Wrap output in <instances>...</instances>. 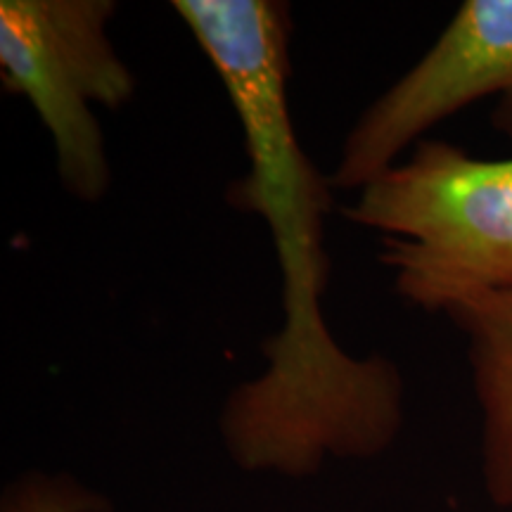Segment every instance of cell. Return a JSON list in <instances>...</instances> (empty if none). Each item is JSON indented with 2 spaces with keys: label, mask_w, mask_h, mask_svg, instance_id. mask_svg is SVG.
Masks as SVG:
<instances>
[{
  "label": "cell",
  "mask_w": 512,
  "mask_h": 512,
  "mask_svg": "<svg viewBox=\"0 0 512 512\" xmlns=\"http://www.w3.org/2000/svg\"><path fill=\"white\" fill-rule=\"evenodd\" d=\"M233 102L249 171L228 190L264 216L283 271V328L264 342L266 368L228 394L219 434L242 472L304 479L328 460H370L403 427V380L380 354L356 358L320 309L330 261L323 223L332 183L299 143L287 100L292 12L280 0H174Z\"/></svg>",
  "instance_id": "obj_1"
},
{
  "label": "cell",
  "mask_w": 512,
  "mask_h": 512,
  "mask_svg": "<svg viewBox=\"0 0 512 512\" xmlns=\"http://www.w3.org/2000/svg\"><path fill=\"white\" fill-rule=\"evenodd\" d=\"M344 219L380 235L396 292L422 311L512 287V159L422 140L358 190Z\"/></svg>",
  "instance_id": "obj_2"
},
{
  "label": "cell",
  "mask_w": 512,
  "mask_h": 512,
  "mask_svg": "<svg viewBox=\"0 0 512 512\" xmlns=\"http://www.w3.org/2000/svg\"><path fill=\"white\" fill-rule=\"evenodd\" d=\"M114 0H3L0 79L22 95L53 140L57 174L76 200H105L112 164L95 107L121 110L136 79L117 55Z\"/></svg>",
  "instance_id": "obj_3"
},
{
  "label": "cell",
  "mask_w": 512,
  "mask_h": 512,
  "mask_svg": "<svg viewBox=\"0 0 512 512\" xmlns=\"http://www.w3.org/2000/svg\"><path fill=\"white\" fill-rule=\"evenodd\" d=\"M482 98H496L494 128L512 140V0H465L432 48L384 91L344 138L332 190H363Z\"/></svg>",
  "instance_id": "obj_4"
},
{
  "label": "cell",
  "mask_w": 512,
  "mask_h": 512,
  "mask_svg": "<svg viewBox=\"0 0 512 512\" xmlns=\"http://www.w3.org/2000/svg\"><path fill=\"white\" fill-rule=\"evenodd\" d=\"M444 316L465 337L482 418V477L491 503L512 512V287L448 304Z\"/></svg>",
  "instance_id": "obj_5"
},
{
  "label": "cell",
  "mask_w": 512,
  "mask_h": 512,
  "mask_svg": "<svg viewBox=\"0 0 512 512\" xmlns=\"http://www.w3.org/2000/svg\"><path fill=\"white\" fill-rule=\"evenodd\" d=\"M0 512H112V503L69 472L31 470L5 486Z\"/></svg>",
  "instance_id": "obj_6"
}]
</instances>
